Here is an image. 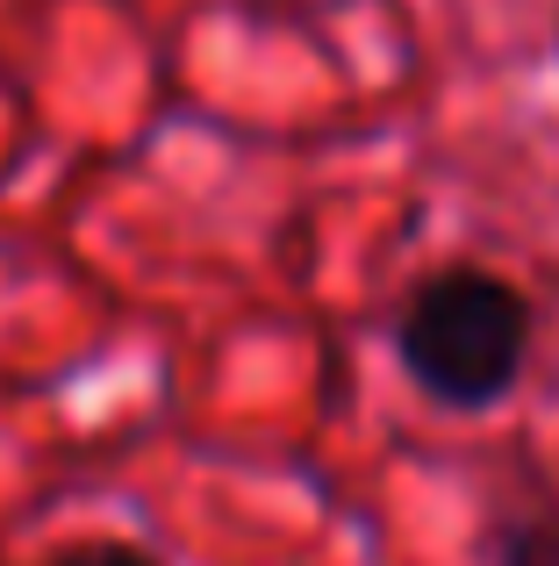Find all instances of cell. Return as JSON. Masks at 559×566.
<instances>
[{"label":"cell","mask_w":559,"mask_h":566,"mask_svg":"<svg viewBox=\"0 0 559 566\" xmlns=\"http://www.w3.org/2000/svg\"><path fill=\"white\" fill-rule=\"evenodd\" d=\"M538 308L517 280L488 265H437L409 287L394 316V366L431 409L445 416H488L517 395L531 366Z\"/></svg>","instance_id":"6da1fadb"},{"label":"cell","mask_w":559,"mask_h":566,"mask_svg":"<svg viewBox=\"0 0 559 566\" xmlns=\"http://www.w3.org/2000/svg\"><path fill=\"white\" fill-rule=\"evenodd\" d=\"M43 566H166V559L129 545V538H80V545H65V553H51Z\"/></svg>","instance_id":"3957f363"},{"label":"cell","mask_w":559,"mask_h":566,"mask_svg":"<svg viewBox=\"0 0 559 566\" xmlns=\"http://www.w3.org/2000/svg\"><path fill=\"white\" fill-rule=\"evenodd\" d=\"M488 566H559V516H503L488 531Z\"/></svg>","instance_id":"7a4b0ae2"}]
</instances>
